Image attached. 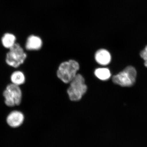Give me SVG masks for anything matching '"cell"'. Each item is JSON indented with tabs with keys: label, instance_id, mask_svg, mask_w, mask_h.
Instances as JSON below:
<instances>
[{
	"label": "cell",
	"instance_id": "obj_3",
	"mask_svg": "<svg viewBox=\"0 0 147 147\" xmlns=\"http://www.w3.org/2000/svg\"><path fill=\"white\" fill-rule=\"evenodd\" d=\"M137 71L133 67H127L123 71L113 76V81L115 84L123 87L133 86L136 81Z\"/></svg>",
	"mask_w": 147,
	"mask_h": 147
},
{
	"label": "cell",
	"instance_id": "obj_5",
	"mask_svg": "<svg viewBox=\"0 0 147 147\" xmlns=\"http://www.w3.org/2000/svg\"><path fill=\"white\" fill-rule=\"evenodd\" d=\"M6 105L13 107L20 105L22 100V93L19 86L13 84L8 85L3 92Z\"/></svg>",
	"mask_w": 147,
	"mask_h": 147
},
{
	"label": "cell",
	"instance_id": "obj_7",
	"mask_svg": "<svg viewBox=\"0 0 147 147\" xmlns=\"http://www.w3.org/2000/svg\"><path fill=\"white\" fill-rule=\"evenodd\" d=\"M95 58L98 63L103 65L108 64L111 60L110 53L105 49H100L97 51L96 53Z\"/></svg>",
	"mask_w": 147,
	"mask_h": 147
},
{
	"label": "cell",
	"instance_id": "obj_8",
	"mask_svg": "<svg viewBox=\"0 0 147 147\" xmlns=\"http://www.w3.org/2000/svg\"><path fill=\"white\" fill-rule=\"evenodd\" d=\"M42 45V41L39 37L32 35L28 38L26 47L28 50H38L41 48Z\"/></svg>",
	"mask_w": 147,
	"mask_h": 147
},
{
	"label": "cell",
	"instance_id": "obj_1",
	"mask_svg": "<svg viewBox=\"0 0 147 147\" xmlns=\"http://www.w3.org/2000/svg\"><path fill=\"white\" fill-rule=\"evenodd\" d=\"M79 65L76 61L70 60L62 63L58 69L57 75L58 78L64 83H70L77 74Z\"/></svg>",
	"mask_w": 147,
	"mask_h": 147
},
{
	"label": "cell",
	"instance_id": "obj_6",
	"mask_svg": "<svg viewBox=\"0 0 147 147\" xmlns=\"http://www.w3.org/2000/svg\"><path fill=\"white\" fill-rule=\"evenodd\" d=\"M24 117L20 111H13L7 116V122L9 126L12 127L20 126L24 122Z\"/></svg>",
	"mask_w": 147,
	"mask_h": 147
},
{
	"label": "cell",
	"instance_id": "obj_12",
	"mask_svg": "<svg viewBox=\"0 0 147 147\" xmlns=\"http://www.w3.org/2000/svg\"><path fill=\"white\" fill-rule=\"evenodd\" d=\"M140 56L144 60L145 66L147 67V45L145 47V49L141 52Z\"/></svg>",
	"mask_w": 147,
	"mask_h": 147
},
{
	"label": "cell",
	"instance_id": "obj_10",
	"mask_svg": "<svg viewBox=\"0 0 147 147\" xmlns=\"http://www.w3.org/2000/svg\"><path fill=\"white\" fill-rule=\"evenodd\" d=\"M16 37L11 34H5L2 38V43L4 47L10 49L15 44Z\"/></svg>",
	"mask_w": 147,
	"mask_h": 147
},
{
	"label": "cell",
	"instance_id": "obj_2",
	"mask_svg": "<svg viewBox=\"0 0 147 147\" xmlns=\"http://www.w3.org/2000/svg\"><path fill=\"white\" fill-rule=\"evenodd\" d=\"M70 83L67 91L69 99L72 101H78L87 92L85 79L81 74H77Z\"/></svg>",
	"mask_w": 147,
	"mask_h": 147
},
{
	"label": "cell",
	"instance_id": "obj_4",
	"mask_svg": "<svg viewBox=\"0 0 147 147\" xmlns=\"http://www.w3.org/2000/svg\"><path fill=\"white\" fill-rule=\"evenodd\" d=\"M26 57V54L23 48L19 44L15 43L7 54L6 62L9 65L16 68L24 63Z\"/></svg>",
	"mask_w": 147,
	"mask_h": 147
},
{
	"label": "cell",
	"instance_id": "obj_9",
	"mask_svg": "<svg viewBox=\"0 0 147 147\" xmlns=\"http://www.w3.org/2000/svg\"><path fill=\"white\" fill-rule=\"evenodd\" d=\"M11 80L12 84L19 86L25 83V76L21 71H16L11 74Z\"/></svg>",
	"mask_w": 147,
	"mask_h": 147
},
{
	"label": "cell",
	"instance_id": "obj_11",
	"mask_svg": "<svg viewBox=\"0 0 147 147\" xmlns=\"http://www.w3.org/2000/svg\"><path fill=\"white\" fill-rule=\"evenodd\" d=\"M96 76L100 80H107L111 76L110 70L106 68H100L96 69L94 72Z\"/></svg>",
	"mask_w": 147,
	"mask_h": 147
}]
</instances>
